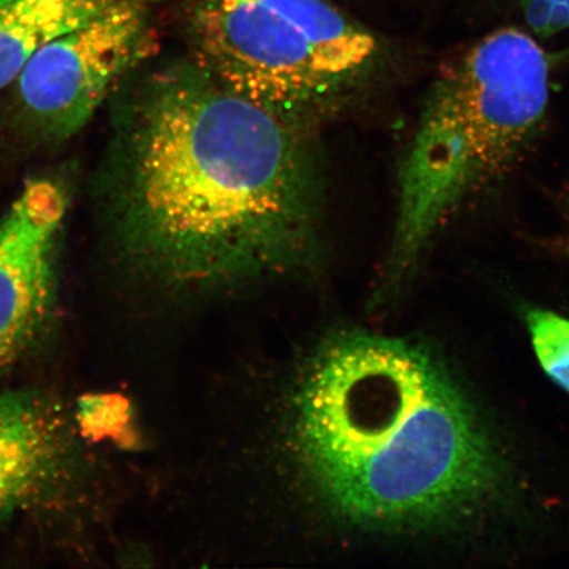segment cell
Returning <instances> with one entry per match:
<instances>
[{
  "mask_svg": "<svg viewBox=\"0 0 569 569\" xmlns=\"http://www.w3.org/2000/svg\"><path fill=\"white\" fill-rule=\"evenodd\" d=\"M117 170L120 244L162 288L232 289L317 259L322 189L300 128L193 61L142 78Z\"/></svg>",
  "mask_w": 569,
  "mask_h": 569,
  "instance_id": "obj_1",
  "label": "cell"
},
{
  "mask_svg": "<svg viewBox=\"0 0 569 569\" xmlns=\"http://www.w3.org/2000/svg\"><path fill=\"white\" fill-rule=\"evenodd\" d=\"M298 480L348 528L402 531L466 517L501 466L486 426L442 362L409 340L340 331L290 391Z\"/></svg>",
  "mask_w": 569,
  "mask_h": 569,
  "instance_id": "obj_2",
  "label": "cell"
},
{
  "mask_svg": "<svg viewBox=\"0 0 569 569\" xmlns=\"http://www.w3.org/2000/svg\"><path fill=\"white\" fill-rule=\"evenodd\" d=\"M555 59L532 34L502 28L440 69L396 170L386 279L415 276L462 211L528 159L551 102Z\"/></svg>",
  "mask_w": 569,
  "mask_h": 569,
  "instance_id": "obj_3",
  "label": "cell"
},
{
  "mask_svg": "<svg viewBox=\"0 0 569 569\" xmlns=\"http://www.w3.org/2000/svg\"><path fill=\"white\" fill-rule=\"evenodd\" d=\"M190 32L196 66L297 128L338 116L395 70L389 48L327 0H201Z\"/></svg>",
  "mask_w": 569,
  "mask_h": 569,
  "instance_id": "obj_4",
  "label": "cell"
},
{
  "mask_svg": "<svg viewBox=\"0 0 569 569\" xmlns=\"http://www.w3.org/2000/svg\"><path fill=\"white\" fill-rule=\"evenodd\" d=\"M158 2L117 0L42 46L16 81L28 120L52 138L82 130L113 87L151 53Z\"/></svg>",
  "mask_w": 569,
  "mask_h": 569,
  "instance_id": "obj_5",
  "label": "cell"
},
{
  "mask_svg": "<svg viewBox=\"0 0 569 569\" xmlns=\"http://www.w3.org/2000/svg\"><path fill=\"white\" fill-rule=\"evenodd\" d=\"M66 213L60 184L33 180L0 220V368L18 359L44 323Z\"/></svg>",
  "mask_w": 569,
  "mask_h": 569,
  "instance_id": "obj_6",
  "label": "cell"
},
{
  "mask_svg": "<svg viewBox=\"0 0 569 569\" xmlns=\"http://www.w3.org/2000/svg\"><path fill=\"white\" fill-rule=\"evenodd\" d=\"M66 458L60 412L33 393L0 396V519L52 486Z\"/></svg>",
  "mask_w": 569,
  "mask_h": 569,
  "instance_id": "obj_7",
  "label": "cell"
},
{
  "mask_svg": "<svg viewBox=\"0 0 569 569\" xmlns=\"http://www.w3.org/2000/svg\"><path fill=\"white\" fill-rule=\"evenodd\" d=\"M117 0H0V90L16 83L47 42L74 30Z\"/></svg>",
  "mask_w": 569,
  "mask_h": 569,
  "instance_id": "obj_8",
  "label": "cell"
},
{
  "mask_svg": "<svg viewBox=\"0 0 569 569\" xmlns=\"http://www.w3.org/2000/svg\"><path fill=\"white\" fill-rule=\"evenodd\" d=\"M528 326L540 367L569 395V319L533 309L529 311Z\"/></svg>",
  "mask_w": 569,
  "mask_h": 569,
  "instance_id": "obj_9",
  "label": "cell"
},
{
  "mask_svg": "<svg viewBox=\"0 0 569 569\" xmlns=\"http://www.w3.org/2000/svg\"><path fill=\"white\" fill-rule=\"evenodd\" d=\"M529 30L540 39L569 31V0H517Z\"/></svg>",
  "mask_w": 569,
  "mask_h": 569,
  "instance_id": "obj_10",
  "label": "cell"
},
{
  "mask_svg": "<svg viewBox=\"0 0 569 569\" xmlns=\"http://www.w3.org/2000/svg\"><path fill=\"white\" fill-rule=\"evenodd\" d=\"M84 421L102 433H122L124 427L130 422V407L123 398L119 397H94L84 401Z\"/></svg>",
  "mask_w": 569,
  "mask_h": 569,
  "instance_id": "obj_11",
  "label": "cell"
},
{
  "mask_svg": "<svg viewBox=\"0 0 569 569\" xmlns=\"http://www.w3.org/2000/svg\"><path fill=\"white\" fill-rule=\"evenodd\" d=\"M558 201L559 226L547 240V246L569 259V182L560 191Z\"/></svg>",
  "mask_w": 569,
  "mask_h": 569,
  "instance_id": "obj_12",
  "label": "cell"
}]
</instances>
